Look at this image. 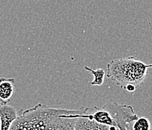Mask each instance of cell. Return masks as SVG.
I'll return each mask as SVG.
<instances>
[{
	"mask_svg": "<svg viewBox=\"0 0 152 130\" xmlns=\"http://www.w3.org/2000/svg\"><path fill=\"white\" fill-rule=\"evenodd\" d=\"M69 111L38 103L20 111L10 130H75L76 119L69 117Z\"/></svg>",
	"mask_w": 152,
	"mask_h": 130,
	"instance_id": "obj_1",
	"label": "cell"
},
{
	"mask_svg": "<svg viewBox=\"0 0 152 130\" xmlns=\"http://www.w3.org/2000/svg\"><path fill=\"white\" fill-rule=\"evenodd\" d=\"M152 64H145L133 56L112 60L107 65V77L123 90L135 92L147 78Z\"/></svg>",
	"mask_w": 152,
	"mask_h": 130,
	"instance_id": "obj_2",
	"label": "cell"
},
{
	"mask_svg": "<svg viewBox=\"0 0 152 130\" xmlns=\"http://www.w3.org/2000/svg\"><path fill=\"white\" fill-rule=\"evenodd\" d=\"M104 106L110 111L117 126L120 130H128L129 126H132L133 122L139 118L131 105L109 102Z\"/></svg>",
	"mask_w": 152,
	"mask_h": 130,
	"instance_id": "obj_3",
	"label": "cell"
},
{
	"mask_svg": "<svg viewBox=\"0 0 152 130\" xmlns=\"http://www.w3.org/2000/svg\"><path fill=\"white\" fill-rule=\"evenodd\" d=\"M16 108L8 104H0V130H10L18 118Z\"/></svg>",
	"mask_w": 152,
	"mask_h": 130,
	"instance_id": "obj_4",
	"label": "cell"
},
{
	"mask_svg": "<svg viewBox=\"0 0 152 130\" xmlns=\"http://www.w3.org/2000/svg\"><path fill=\"white\" fill-rule=\"evenodd\" d=\"M15 80L13 77H0V102L2 104H8L15 93Z\"/></svg>",
	"mask_w": 152,
	"mask_h": 130,
	"instance_id": "obj_5",
	"label": "cell"
},
{
	"mask_svg": "<svg viewBox=\"0 0 152 130\" xmlns=\"http://www.w3.org/2000/svg\"><path fill=\"white\" fill-rule=\"evenodd\" d=\"M75 130H120L116 126L98 123L88 118H78L75 124Z\"/></svg>",
	"mask_w": 152,
	"mask_h": 130,
	"instance_id": "obj_6",
	"label": "cell"
},
{
	"mask_svg": "<svg viewBox=\"0 0 152 130\" xmlns=\"http://www.w3.org/2000/svg\"><path fill=\"white\" fill-rule=\"evenodd\" d=\"M84 69L93 74L94 76V80L91 82V84L92 86H102L104 83L105 76V72L102 69H93L88 66H84Z\"/></svg>",
	"mask_w": 152,
	"mask_h": 130,
	"instance_id": "obj_7",
	"label": "cell"
},
{
	"mask_svg": "<svg viewBox=\"0 0 152 130\" xmlns=\"http://www.w3.org/2000/svg\"><path fill=\"white\" fill-rule=\"evenodd\" d=\"M152 125L150 121L145 117H139L132 125L133 130H151Z\"/></svg>",
	"mask_w": 152,
	"mask_h": 130,
	"instance_id": "obj_8",
	"label": "cell"
},
{
	"mask_svg": "<svg viewBox=\"0 0 152 130\" xmlns=\"http://www.w3.org/2000/svg\"><path fill=\"white\" fill-rule=\"evenodd\" d=\"M151 130H152V128H151Z\"/></svg>",
	"mask_w": 152,
	"mask_h": 130,
	"instance_id": "obj_9",
	"label": "cell"
}]
</instances>
